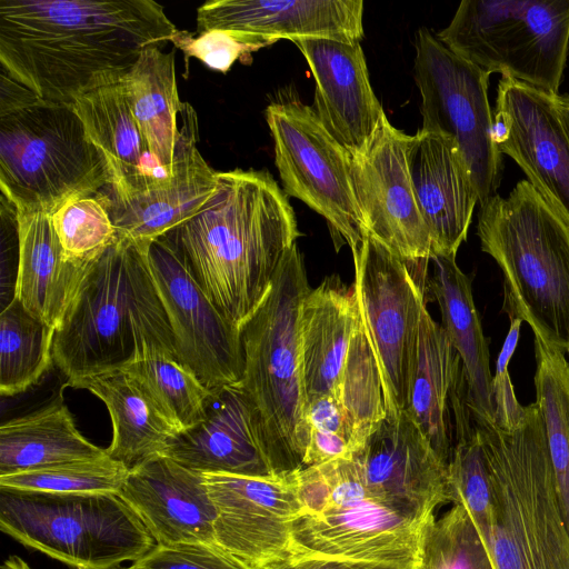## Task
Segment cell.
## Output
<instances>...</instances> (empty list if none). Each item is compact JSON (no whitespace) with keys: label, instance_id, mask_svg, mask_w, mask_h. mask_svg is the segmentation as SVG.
<instances>
[{"label":"cell","instance_id":"obj_1","mask_svg":"<svg viewBox=\"0 0 569 569\" xmlns=\"http://www.w3.org/2000/svg\"><path fill=\"white\" fill-rule=\"evenodd\" d=\"M179 31L152 0H0V63L40 98L72 106Z\"/></svg>","mask_w":569,"mask_h":569},{"label":"cell","instance_id":"obj_2","mask_svg":"<svg viewBox=\"0 0 569 569\" xmlns=\"http://www.w3.org/2000/svg\"><path fill=\"white\" fill-rule=\"evenodd\" d=\"M162 237L221 313L241 328L300 231L287 194L267 170L234 169L218 172L210 200Z\"/></svg>","mask_w":569,"mask_h":569},{"label":"cell","instance_id":"obj_3","mask_svg":"<svg viewBox=\"0 0 569 569\" xmlns=\"http://www.w3.org/2000/svg\"><path fill=\"white\" fill-rule=\"evenodd\" d=\"M148 249L118 236L93 263L54 330L53 363L66 376V386L123 369L141 359L148 348L178 358L149 269Z\"/></svg>","mask_w":569,"mask_h":569},{"label":"cell","instance_id":"obj_4","mask_svg":"<svg viewBox=\"0 0 569 569\" xmlns=\"http://www.w3.org/2000/svg\"><path fill=\"white\" fill-rule=\"evenodd\" d=\"M472 418L491 482V518L479 535L495 568L569 569V529L538 405L512 430Z\"/></svg>","mask_w":569,"mask_h":569},{"label":"cell","instance_id":"obj_5","mask_svg":"<svg viewBox=\"0 0 569 569\" xmlns=\"http://www.w3.org/2000/svg\"><path fill=\"white\" fill-rule=\"evenodd\" d=\"M310 289L303 256L296 243L263 301L240 328L244 353L240 385L276 476L302 469L308 446L299 316Z\"/></svg>","mask_w":569,"mask_h":569},{"label":"cell","instance_id":"obj_6","mask_svg":"<svg viewBox=\"0 0 569 569\" xmlns=\"http://www.w3.org/2000/svg\"><path fill=\"white\" fill-rule=\"evenodd\" d=\"M110 186L107 163L70 104L0 77V187L16 209L51 216Z\"/></svg>","mask_w":569,"mask_h":569},{"label":"cell","instance_id":"obj_7","mask_svg":"<svg viewBox=\"0 0 569 569\" xmlns=\"http://www.w3.org/2000/svg\"><path fill=\"white\" fill-rule=\"evenodd\" d=\"M481 250L503 274V309L569 350V228L527 180L480 203Z\"/></svg>","mask_w":569,"mask_h":569},{"label":"cell","instance_id":"obj_8","mask_svg":"<svg viewBox=\"0 0 569 569\" xmlns=\"http://www.w3.org/2000/svg\"><path fill=\"white\" fill-rule=\"evenodd\" d=\"M0 530L73 569H121L157 542L118 493L0 487Z\"/></svg>","mask_w":569,"mask_h":569},{"label":"cell","instance_id":"obj_9","mask_svg":"<svg viewBox=\"0 0 569 569\" xmlns=\"http://www.w3.org/2000/svg\"><path fill=\"white\" fill-rule=\"evenodd\" d=\"M436 37L491 74L558 94L569 51V0H463Z\"/></svg>","mask_w":569,"mask_h":569},{"label":"cell","instance_id":"obj_10","mask_svg":"<svg viewBox=\"0 0 569 569\" xmlns=\"http://www.w3.org/2000/svg\"><path fill=\"white\" fill-rule=\"evenodd\" d=\"M415 47L420 129L456 141L481 203L496 194L502 172V153L493 140L488 97L491 73L455 54L425 28L418 30Z\"/></svg>","mask_w":569,"mask_h":569},{"label":"cell","instance_id":"obj_11","mask_svg":"<svg viewBox=\"0 0 569 569\" xmlns=\"http://www.w3.org/2000/svg\"><path fill=\"white\" fill-rule=\"evenodd\" d=\"M266 120L283 192L322 216L332 237L355 253L367 231L352 189L351 154L298 98L272 101Z\"/></svg>","mask_w":569,"mask_h":569},{"label":"cell","instance_id":"obj_12","mask_svg":"<svg viewBox=\"0 0 569 569\" xmlns=\"http://www.w3.org/2000/svg\"><path fill=\"white\" fill-rule=\"evenodd\" d=\"M352 257L361 325L380 371L386 417L395 418L408 407L425 292L413 263L369 233Z\"/></svg>","mask_w":569,"mask_h":569},{"label":"cell","instance_id":"obj_13","mask_svg":"<svg viewBox=\"0 0 569 569\" xmlns=\"http://www.w3.org/2000/svg\"><path fill=\"white\" fill-rule=\"evenodd\" d=\"M433 520L406 516L363 487L347 500L297 517L290 529L291 559L419 569L427 529Z\"/></svg>","mask_w":569,"mask_h":569},{"label":"cell","instance_id":"obj_14","mask_svg":"<svg viewBox=\"0 0 569 569\" xmlns=\"http://www.w3.org/2000/svg\"><path fill=\"white\" fill-rule=\"evenodd\" d=\"M147 259L170 321L178 360L209 390L241 382L244 353L240 328L204 293L166 237L150 244Z\"/></svg>","mask_w":569,"mask_h":569},{"label":"cell","instance_id":"obj_15","mask_svg":"<svg viewBox=\"0 0 569 569\" xmlns=\"http://www.w3.org/2000/svg\"><path fill=\"white\" fill-rule=\"evenodd\" d=\"M203 476L217 509L219 549L246 569H273L291 559V523L301 512L293 473Z\"/></svg>","mask_w":569,"mask_h":569},{"label":"cell","instance_id":"obj_16","mask_svg":"<svg viewBox=\"0 0 569 569\" xmlns=\"http://www.w3.org/2000/svg\"><path fill=\"white\" fill-rule=\"evenodd\" d=\"M409 140L385 113L365 149L351 156L350 177L367 233L415 263L431 259L432 244L409 172Z\"/></svg>","mask_w":569,"mask_h":569},{"label":"cell","instance_id":"obj_17","mask_svg":"<svg viewBox=\"0 0 569 569\" xmlns=\"http://www.w3.org/2000/svg\"><path fill=\"white\" fill-rule=\"evenodd\" d=\"M492 113L500 152L569 228V139L555 94L502 76Z\"/></svg>","mask_w":569,"mask_h":569},{"label":"cell","instance_id":"obj_18","mask_svg":"<svg viewBox=\"0 0 569 569\" xmlns=\"http://www.w3.org/2000/svg\"><path fill=\"white\" fill-rule=\"evenodd\" d=\"M351 459L370 493L406 516L431 521L451 503L448 466L407 411L386 417Z\"/></svg>","mask_w":569,"mask_h":569},{"label":"cell","instance_id":"obj_19","mask_svg":"<svg viewBox=\"0 0 569 569\" xmlns=\"http://www.w3.org/2000/svg\"><path fill=\"white\" fill-rule=\"evenodd\" d=\"M180 138L171 181L128 200L98 193L119 237L142 249L193 217L213 196L218 171L197 148L196 111L183 102L180 112Z\"/></svg>","mask_w":569,"mask_h":569},{"label":"cell","instance_id":"obj_20","mask_svg":"<svg viewBox=\"0 0 569 569\" xmlns=\"http://www.w3.org/2000/svg\"><path fill=\"white\" fill-rule=\"evenodd\" d=\"M292 42L315 79L311 108L351 156L359 153L385 114L372 90L360 42L328 38H300Z\"/></svg>","mask_w":569,"mask_h":569},{"label":"cell","instance_id":"obj_21","mask_svg":"<svg viewBox=\"0 0 569 569\" xmlns=\"http://www.w3.org/2000/svg\"><path fill=\"white\" fill-rule=\"evenodd\" d=\"M362 0H218L197 9V32L230 31L262 47L278 39L360 42Z\"/></svg>","mask_w":569,"mask_h":569},{"label":"cell","instance_id":"obj_22","mask_svg":"<svg viewBox=\"0 0 569 569\" xmlns=\"http://www.w3.org/2000/svg\"><path fill=\"white\" fill-rule=\"evenodd\" d=\"M137 513L157 545L217 546V509L203 473L158 455L129 470L118 492Z\"/></svg>","mask_w":569,"mask_h":569},{"label":"cell","instance_id":"obj_23","mask_svg":"<svg viewBox=\"0 0 569 569\" xmlns=\"http://www.w3.org/2000/svg\"><path fill=\"white\" fill-rule=\"evenodd\" d=\"M408 167L430 234L432 257H456L479 202L458 144L449 136L419 129L410 136Z\"/></svg>","mask_w":569,"mask_h":569},{"label":"cell","instance_id":"obj_24","mask_svg":"<svg viewBox=\"0 0 569 569\" xmlns=\"http://www.w3.org/2000/svg\"><path fill=\"white\" fill-rule=\"evenodd\" d=\"M162 455L200 473L276 476L240 382L211 390L203 420L174 436Z\"/></svg>","mask_w":569,"mask_h":569},{"label":"cell","instance_id":"obj_25","mask_svg":"<svg viewBox=\"0 0 569 569\" xmlns=\"http://www.w3.org/2000/svg\"><path fill=\"white\" fill-rule=\"evenodd\" d=\"M72 108L107 163L108 196L128 200L171 181L173 170L150 151L130 110L121 79L87 91Z\"/></svg>","mask_w":569,"mask_h":569},{"label":"cell","instance_id":"obj_26","mask_svg":"<svg viewBox=\"0 0 569 569\" xmlns=\"http://www.w3.org/2000/svg\"><path fill=\"white\" fill-rule=\"evenodd\" d=\"M14 224L18 270L13 297L56 330L97 260L80 262L69 258L47 213L14 208Z\"/></svg>","mask_w":569,"mask_h":569},{"label":"cell","instance_id":"obj_27","mask_svg":"<svg viewBox=\"0 0 569 569\" xmlns=\"http://www.w3.org/2000/svg\"><path fill=\"white\" fill-rule=\"evenodd\" d=\"M359 319L353 288L338 276L327 277L305 297L299 329L306 405L336 396Z\"/></svg>","mask_w":569,"mask_h":569},{"label":"cell","instance_id":"obj_28","mask_svg":"<svg viewBox=\"0 0 569 569\" xmlns=\"http://www.w3.org/2000/svg\"><path fill=\"white\" fill-rule=\"evenodd\" d=\"M461 376L460 357L425 301L406 411L447 466L453 449L451 398Z\"/></svg>","mask_w":569,"mask_h":569},{"label":"cell","instance_id":"obj_29","mask_svg":"<svg viewBox=\"0 0 569 569\" xmlns=\"http://www.w3.org/2000/svg\"><path fill=\"white\" fill-rule=\"evenodd\" d=\"M106 405L112 423L107 455L129 470L162 455L179 433L140 382L126 369L108 371L73 382Z\"/></svg>","mask_w":569,"mask_h":569},{"label":"cell","instance_id":"obj_30","mask_svg":"<svg viewBox=\"0 0 569 569\" xmlns=\"http://www.w3.org/2000/svg\"><path fill=\"white\" fill-rule=\"evenodd\" d=\"M431 290L439 305L442 323L458 352L467 381V405L475 417L493 422L490 353L472 297L471 280L456 257L433 256Z\"/></svg>","mask_w":569,"mask_h":569},{"label":"cell","instance_id":"obj_31","mask_svg":"<svg viewBox=\"0 0 569 569\" xmlns=\"http://www.w3.org/2000/svg\"><path fill=\"white\" fill-rule=\"evenodd\" d=\"M106 455L77 429L61 395L0 427V477Z\"/></svg>","mask_w":569,"mask_h":569},{"label":"cell","instance_id":"obj_32","mask_svg":"<svg viewBox=\"0 0 569 569\" xmlns=\"http://www.w3.org/2000/svg\"><path fill=\"white\" fill-rule=\"evenodd\" d=\"M121 82L150 151L173 170L180 138L178 118L183 106L178 94L173 51L163 52L161 47L144 49Z\"/></svg>","mask_w":569,"mask_h":569},{"label":"cell","instance_id":"obj_33","mask_svg":"<svg viewBox=\"0 0 569 569\" xmlns=\"http://www.w3.org/2000/svg\"><path fill=\"white\" fill-rule=\"evenodd\" d=\"M54 329L14 297L0 313V393L14 396L36 383L53 363Z\"/></svg>","mask_w":569,"mask_h":569},{"label":"cell","instance_id":"obj_34","mask_svg":"<svg viewBox=\"0 0 569 569\" xmlns=\"http://www.w3.org/2000/svg\"><path fill=\"white\" fill-rule=\"evenodd\" d=\"M537 401L569 529V365L563 351L535 335Z\"/></svg>","mask_w":569,"mask_h":569},{"label":"cell","instance_id":"obj_35","mask_svg":"<svg viewBox=\"0 0 569 569\" xmlns=\"http://www.w3.org/2000/svg\"><path fill=\"white\" fill-rule=\"evenodd\" d=\"M123 369L140 382L179 433L203 420L211 390L178 358L148 348L141 359Z\"/></svg>","mask_w":569,"mask_h":569},{"label":"cell","instance_id":"obj_36","mask_svg":"<svg viewBox=\"0 0 569 569\" xmlns=\"http://www.w3.org/2000/svg\"><path fill=\"white\" fill-rule=\"evenodd\" d=\"M335 397L346 416L355 455L387 416L380 371L360 319Z\"/></svg>","mask_w":569,"mask_h":569},{"label":"cell","instance_id":"obj_37","mask_svg":"<svg viewBox=\"0 0 569 569\" xmlns=\"http://www.w3.org/2000/svg\"><path fill=\"white\" fill-rule=\"evenodd\" d=\"M129 469L108 455L0 477V487L52 493H118Z\"/></svg>","mask_w":569,"mask_h":569},{"label":"cell","instance_id":"obj_38","mask_svg":"<svg viewBox=\"0 0 569 569\" xmlns=\"http://www.w3.org/2000/svg\"><path fill=\"white\" fill-rule=\"evenodd\" d=\"M421 569H496L463 507L453 505L429 525Z\"/></svg>","mask_w":569,"mask_h":569},{"label":"cell","instance_id":"obj_39","mask_svg":"<svg viewBox=\"0 0 569 569\" xmlns=\"http://www.w3.org/2000/svg\"><path fill=\"white\" fill-rule=\"evenodd\" d=\"M50 217L64 252L80 262H94L118 239L98 193L71 199Z\"/></svg>","mask_w":569,"mask_h":569},{"label":"cell","instance_id":"obj_40","mask_svg":"<svg viewBox=\"0 0 569 569\" xmlns=\"http://www.w3.org/2000/svg\"><path fill=\"white\" fill-rule=\"evenodd\" d=\"M306 419L309 438L303 468L352 458L350 430L335 396H322L307 402Z\"/></svg>","mask_w":569,"mask_h":569},{"label":"cell","instance_id":"obj_41","mask_svg":"<svg viewBox=\"0 0 569 569\" xmlns=\"http://www.w3.org/2000/svg\"><path fill=\"white\" fill-rule=\"evenodd\" d=\"M184 54L188 66L190 58H196L212 70L226 73L236 60L260 49L242 36L230 31L210 30L194 34L179 30L170 40Z\"/></svg>","mask_w":569,"mask_h":569},{"label":"cell","instance_id":"obj_42","mask_svg":"<svg viewBox=\"0 0 569 569\" xmlns=\"http://www.w3.org/2000/svg\"><path fill=\"white\" fill-rule=\"evenodd\" d=\"M133 565L141 569H246L217 546L207 543L157 545Z\"/></svg>","mask_w":569,"mask_h":569},{"label":"cell","instance_id":"obj_43","mask_svg":"<svg viewBox=\"0 0 569 569\" xmlns=\"http://www.w3.org/2000/svg\"><path fill=\"white\" fill-rule=\"evenodd\" d=\"M522 320L510 318V328L496 362V373L491 380V400L493 423L503 429L512 430L522 421L526 407H522L513 391L508 365L518 343Z\"/></svg>","mask_w":569,"mask_h":569},{"label":"cell","instance_id":"obj_44","mask_svg":"<svg viewBox=\"0 0 569 569\" xmlns=\"http://www.w3.org/2000/svg\"><path fill=\"white\" fill-rule=\"evenodd\" d=\"M273 569H402L385 565L322 559L292 558ZM421 569V568H419Z\"/></svg>","mask_w":569,"mask_h":569},{"label":"cell","instance_id":"obj_45","mask_svg":"<svg viewBox=\"0 0 569 569\" xmlns=\"http://www.w3.org/2000/svg\"><path fill=\"white\" fill-rule=\"evenodd\" d=\"M556 107L569 139V94L568 93H558L555 94Z\"/></svg>","mask_w":569,"mask_h":569},{"label":"cell","instance_id":"obj_46","mask_svg":"<svg viewBox=\"0 0 569 569\" xmlns=\"http://www.w3.org/2000/svg\"><path fill=\"white\" fill-rule=\"evenodd\" d=\"M0 569H31V567L19 556H9L0 566Z\"/></svg>","mask_w":569,"mask_h":569},{"label":"cell","instance_id":"obj_47","mask_svg":"<svg viewBox=\"0 0 569 569\" xmlns=\"http://www.w3.org/2000/svg\"><path fill=\"white\" fill-rule=\"evenodd\" d=\"M121 569H141V568H139V567H137L136 565L132 563L131 566L126 567V568H121Z\"/></svg>","mask_w":569,"mask_h":569},{"label":"cell","instance_id":"obj_48","mask_svg":"<svg viewBox=\"0 0 569 569\" xmlns=\"http://www.w3.org/2000/svg\"><path fill=\"white\" fill-rule=\"evenodd\" d=\"M567 352L569 353V350Z\"/></svg>","mask_w":569,"mask_h":569}]
</instances>
